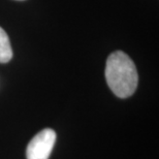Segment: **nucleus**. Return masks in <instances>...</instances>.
Segmentation results:
<instances>
[{
    "label": "nucleus",
    "mask_w": 159,
    "mask_h": 159,
    "mask_svg": "<svg viewBox=\"0 0 159 159\" xmlns=\"http://www.w3.org/2000/svg\"><path fill=\"white\" fill-rule=\"evenodd\" d=\"M106 80L110 89L119 98H127L138 87L139 75L134 63L122 51L109 56L106 65Z\"/></svg>",
    "instance_id": "obj_1"
},
{
    "label": "nucleus",
    "mask_w": 159,
    "mask_h": 159,
    "mask_svg": "<svg viewBox=\"0 0 159 159\" xmlns=\"http://www.w3.org/2000/svg\"><path fill=\"white\" fill-rule=\"evenodd\" d=\"M56 142V132L47 128L39 131L28 144L27 159H48Z\"/></svg>",
    "instance_id": "obj_2"
},
{
    "label": "nucleus",
    "mask_w": 159,
    "mask_h": 159,
    "mask_svg": "<svg viewBox=\"0 0 159 159\" xmlns=\"http://www.w3.org/2000/svg\"><path fill=\"white\" fill-rule=\"evenodd\" d=\"M12 58V50L9 39L4 30L0 27V63H7Z\"/></svg>",
    "instance_id": "obj_3"
}]
</instances>
